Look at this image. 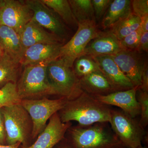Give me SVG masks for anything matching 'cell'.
<instances>
[{"label": "cell", "instance_id": "6da1fadb", "mask_svg": "<svg viewBox=\"0 0 148 148\" xmlns=\"http://www.w3.org/2000/svg\"><path fill=\"white\" fill-rule=\"evenodd\" d=\"M111 110L109 106L83 92L75 99L67 101L58 113L64 123L73 121L79 125L87 126L97 123H109Z\"/></svg>", "mask_w": 148, "mask_h": 148}, {"label": "cell", "instance_id": "7a4b0ae2", "mask_svg": "<svg viewBox=\"0 0 148 148\" xmlns=\"http://www.w3.org/2000/svg\"><path fill=\"white\" fill-rule=\"evenodd\" d=\"M66 134L65 138L73 148H126L108 122L71 126Z\"/></svg>", "mask_w": 148, "mask_h": 148}, {"label": "cell", "instance_id": "3957f363", "mask_svg": "<svg viewBox=\"0 0 148 148\" xmlns=\"http://www.w3.org/2000/svg\"><path fill=\"white\" fill-rule=\"evenodd\" d=\"M3 118L7 145L21 143L24 147L32 145L33 124L31 117L21 104L0 109Z\"/></svg>", "mask_w": 148, "mask_h": 148}, {"label": "cell", "instance_id": "277c9868", "mask_svg": "<svg viewBox=\"0 0 148 148\" xmlns=\"http://www.w3.org/2000/svg\"><path fill=\"white\" fill-rule=\"evenodd\" d=\"M47 64L24 66L16 82L18 95L22 100H35L56 95L48 79Z\"/></svg>", "mask_w": 148, "mask_h": 148}, {"label": "cell", "instance_id": "5b68a950", "mask_svg": "<svg viewBox=\"0 0 148 148\" xmlns=\"http://www.w3.org/2000/svg\"><path fill=\"white\" fill-rule=\"evenodd\" d=\"M48 79L56 93L61 98L71 101L77 98L83 92L79 79L73 68L68 67L60 59L48 64L47 67Z\"/></svg>", "mask_w": 148, "mask_h": 148}, {"label": "cell", "instance_id": "8992f818", "mask_svg": "<svg viewBox=\"0 0 148 148\" xmlns=\"http://www.w3.org/2000/svg\"><path fill=\"white\" fill-rule=\"evenodd\" d=\"M109 123L113 132L126 148H137L142 142L147 145L145 129L139 121L122 111L112 109Z\"/></svg>", "mask_w": 148, "mask_h": 148}, {"label": "cell", "instance_id": "52a82bcc", "mask_svg": "<svg viewBox=\"0 0 148 148\" xmlns=\"http://www.w3.org/2000/svg\"><path fill=\"white\" fill-rule=\"evenodd\" d=\"M67 101L63 98L51 100L46 97L21 100L20 104L27 111L32 120V140L41 133L46 126L48 120L63 108Z\"/></svg>", "mask_w": 148, "mask_h": 148}, {"label": "cell", "instance_id": "ba28073f", "mask_svg": "<svg viewBox=\"0 0 148 148\" xmlns=\"http://www.w3.org/2000/svg\"><path fill=\"white\" fill-rule=\"evenodd\" d=\"M101 32L95 21L78 24L75 34L61 47L58 59L66 66L73 68L75 60L83 55L88 44L91 40L98 37Z\"/></svg>", "mask_w": 148, "mask_h": 148}, {"label": "cell", "instance_id": "9c48e42d", "mask_svg": "<svg viewBox=\"0 0 148 148\" xmlns=\"http://www.w3.org/2000/svg\"><path fill=\"white\" fill-rule=\"evenodd\" d=\"M26 4L33 13L32 19L37 24L64 41L68 36L64 21L41 0H26Z\"/></svg>", "mask_w": 148, "mask_h": 148}, {"label": "cell", "instance_id": "30bf717a", "mask_svg": "<svg viewBox=\"0 0 148 148\" xmlns=\"http://www.w3.org/2000/svg\"><path fill=\"white\" fill-rule=\"evenodd\" d=\"M33 16L24 1L3 0L0 8V25L13 29L19 35Z\"/></svg>", "mask_w": 148, "mask_h": 148}, {"label": "cell", "instance_id": "8fae6325", "mask_svg": "<svg viewBox=\"0 0 148 148\" xmlns=\"http://www.w3.org/2000/svg\"><path fill=\"white\" fill-rule=\"evenodd\" d=\"M112 58L122 72L134 85L139 88L141 85V75L147 61L137 50L123 49L113 55Z\"/></svg>", "mask_w": 148, "mask_h": 148}, {"label": "cell", "instance_id": "7c38bea8", "mask_svg": "<svg viewBox=\"0 0 148 148\" xmlns=\"http://www.w3.org/2000/svg\"><path fill=\"white\" fill-rule=\"evenodd\" d=\"M138 87L129 90L116 91L105 95L92 96L96 100L108 105L116 106L133 118L140 116V105L136 98Z\"/></svg>", "mask_w": 148, "mask_h": 148}, {"label": "cell", "instance_id": "4fadbf2b", "mask_svg": "<svg viewBox=\"0 0 148 148\" xmlns=\"http://www.w3.org/2000/svg\"><path fill=\"white\" fill-rule=\"evenodd\" d=\"M71 125V122H62L58 112L56 113L50 118L48 123L34 143L25 148H53L65 138Z\"/></svg>", "mask_w": 148, "mask_h": 148}, {"label": "cell", "instance_id": "5bb4252c", "mask_svg": "<svg viewBox=\"0 0 148 148\" xmlns=\"http://www.w3.org/2000/svg\"><path fill=\"white\" fill-rule=\"evenodd\" d=\"M64 43L38 44L26 49L20 62L24 66L38 64H49L58 59Z\"/></svg>", "mask_w": 148, "mask_h": 148}, {"label": "cell", "instance_id": "9a60e30c", "mask_svg": "<svg viewBox=\"0 0 148 148\" xmlns=\"http://www.w3.org/2000/svg\"><path fill=\"white\" fill-rule=\"evenodd\" d=\"M98 63L101 72L117 91L131 89L134 87L110 55L92 57Z\"/></svg>", "mask_w": 148, "mask_h": 148}, {"label": "cell", "instance_id": "2e32d148", "mask_svg": "<svg viewBox=\"0 0 148 148\" xmlns=\"http://www.w3.org/2000/svg\"><path fill=\"white\" fill-rule=\"evenodd\" d=\"M19 35L24 50L29 47L38 44H57L64 42L32 19L26 24Z\"/></svg>", "mask_w": 148, "mask_h": 148}, {"label": "cell", "instance_id": "e0dca14e", "mask_svg": "<svg viewBox=\"0 0 148 148\" xmlns=\"http://www.w3.org/2000/svg\"><path fill=\"white\" fill-rule=\"evenodd\" d=\"M119 40L109 31L101 32L88 44L83 54L92 57L112 55L123 50Z\"/></svg>", "mask_w": 148, "mask_h": 148}, {"label": "cell", "instance_id": "ac0fdd59", "mask_svg": "<svg viewBox=\"0 0 148 148\" xmlns=\"http://www.w3.org/2000/svg\"><path fill=\"white\" fill-rule=\"evenodd\" d=\"M0 49L20 64L24 50L20 35L15 30L0 25Z\"/></svg>", "mask_w": 148, "mask_h": 148}, {"label": "cell", "instance_id": "d6986e66", "mask_svg": "<svg viewBox=\"0 0 148 148\" xmlns=\"http://www.w3.org/2000/svg\"><path fill=\"white\" fill-rule=\"evenodd\" d=\"M79 79L83 91L91 96L107 95L117 91L101 71L94 72Z\"/></svg>", "mask_w": 148, "mask_h": 148}, {"label": "cell", "instance_id": "ffe728a7", "mask_svg": "<svg viewBox=\"0 0 148 148\" xmlns=\"http://www.w3.org/2000/svg\"><path fill=\"white\" fill-rule=\"evenodd\" d=\"M132 13L131 1L113 0L101 20L104 30L110 29Z\"/></svg>", "mask_w": 148, "mask_h": 148}, {"label": "cell", "instance_id": "44dd1931", "mask_svg": "<svg viewBox=\"0 0 148 148\" xmlns=\"http://www.w3.org/2000/svg\"><path fill=\"white\" fill-rule=\"evenodd\" d=\"M19 65L7 53L3 52L0 56V88L9 82L16 83Z\"/></svg>", "mask_w": 148, "mask_h": 148}, {"label": "cell", "instance_id": "7402d4cb", "mask_svg": "<svg viewBox=\"0 0 148 148\" xmlns=\"http://www.w3.org/2000/svg\"><path fill=\"white\" fill-rule=\"evenodd\" d=\"M48 7L53 11L64 21L66 25L77 29L78 23L72 12L67 0H41Z\"/></svg>", "mask_w": 148, "mask_h": 148}, {"label": "cell", "instance_id": "603a6c76", "mask_svg": "<svg viewBox=\"0 0 148 148\" xmlns=\"http://www.w3.org/2000/svg\"><path fill=\"white\" fill-rule=\"evenodd\" d=\"M72 12L78 24L95 20L91 0H69Z\"/></svg>", "mask_w": 148, "mask_h": 148}, {"label": "cell", "instance_id": "cb8c5ba5", "mask_svg": "<svg viewBox=\"0 0 148 148\" xmlns=\"http://www.w3.org/2000/svg\"><path fill=\"white\" fill-rule=\"evenodd\" d=\"M141 22V18L132 13L109 29V31L120 40L139 29Z\"/></svg>", "mask_w": 148, "mask_h": 148}, {"label": "cell", "instance_id": "d4e9b609", "mask_svg": "<svg viewBox=\"0 0 148 148\" xmlns=\"http://www.w3.org/2000/svg\"><path fill=\"white\" fill-rule=\"evenodd\" d=\"M73 69L79 79L94 72L101 71L98 63L94 58L90 56L85 54L75 60Z\"/></svg>", "mask_w": 148, "mask_h": 148}, {"label": "cell", "instance_id": "484cf974", "mask_svg": "<svg viewBox=\"0 0 148 148\" xmlns=\"http://www.w3.org/2000/svg\"><path fill=\"white\" fill-rule=\"evenodd\" d=\"M21 101L17 91L16 83L9 82L0 88V109L20 104Z\"/></svg>", "mask_w": 148, "mask_h": 148}, {"label": "cell", "instance_id": "4316f807", "mask_svg": "<svg viewBox=\"0 0 148 148\" xmlns=\"http://www.w3.org/2000/svg\"><path fill=\"white\" fill-rule=\"evenodd\" d=\"M136 98L140 108L139 123L145 129L148 124V92L138 88L136 92Z\"/></svg>", "mask_w": 148, "mask_h": 148}, {"label": "cell", "instance_id": "83f0119b", "mask_svg": "<svg viewBox=\"0 0 148 148\" xmlns=\"http://www.w3.org/2000/svg\"><path fill=\"white\" fill-rule=\"evenodd\" d=\"M143 32V30L140 27L136 31L119 40L123 48L125 50H137Z\"/></svg>", "mask_w": 148, "mask_h": 148}, {"label": "cell", "instance_id": "f1b7e54d", "mask_svg": "<svg viewBox=\"0 0 148 148\" xmlns=\"http://www.w3.org/2000/svg\"><path fill=\"white\" fill-rule=\"evenodd\" d=\"M113 0H91L95 20H102Z\"/></svg>", "mask_w": 148, "mask_h": 148}, {"label": "cell", "instance_id": "f546056e", "mask_svg": "<svg viewBox=\"0 0 148 148\" xmlns=\"http://www.w3.org/2000/svg\"><path fill=\"white\" fill-rule=\"evenodd\" d=\"M132 12L136 16L142 18L148 15V0L131 1Z\"/></svg>", "mask_w": 148, "mask_h": 148}, {"label": "cell", "instance_id": "4dcf8cb0", "mask_svg": "<svg viewBox=\"0 0 148 148\" xmlns=\"http://www.w3.org/2000/svg\"><path fill=\"white\" fill-rule=\"evenodd\" d=\"M137 51L148 52V32H143L140 37Z\"/></svg>", "mask_w": 148, "mask_h": 148}, {"label": "cell", "instance_id": "1f68e13d", "mask_svg": "<svg viewBox=\"0 0 148 148\" xmlns=\"http://www.w3.org/2000/svg\"><path fill=\"white\" fill-rule=\"evenodd\" d=\"M143 91L148 92V66L146 63L141 75V85L139 88Z\"/></svg>", "mask_w": 148, "mask_h": 148}, {"label": "cell", "instance_id": "d6a6232c", "mask_svg": "<svg viewBox=\"0 0 148 148\" xmlns=\"http://www.w3.org/2000/svg\"><path fill=\"white\" fill-rule=\"evenodd\" d=\"M6 133L2 114L0 110V145H5Z\"/></svg>", "mask_w": 148, "mask_h": 148}, {"label": "cell", "instance_id": "836d02e7", "mask_svg": "<svg viewBox=\"0 0 148 148\" xmlns=\"http://www.w3.org/2000/svg\"><path fill=\"white\" fill-rule=\"evenodd\" d=\"M53 148H73L69 144L67 140L64 138L61 140L57 145H56Z\"/></svg>", "mask_w": 148, "mask_h": 148}, {"label": "cell", "instance_id": "e575fe53", "mask_svg": "<svg viewBox=\"0 0 148 148\" xmlns=\"http://www.w3.org/2000/svg\"><path fill=\"white\" fill-rule=\"evenodd\" d=\"M140 27L143 32H148V15L141 18Z\"/></svg>", "mask_w": 148, "mask_h": 148}, {"label": "cell", "instance_id": "d590c367", "mask_svg": "<svg viewBox=\"0 0 148 148\" xmlns=\"http://www.w3.org/2000/svg\"><path fill=\"white\" fill-rule=\"evenodd\" d=\"M21 145V143H18L11 145H0V148H18Z\"/></svg>", "mask_w": 148, "mask_h": 148}, {"label": "cell", "instance_id": "8d00e7d4", "mask_svg": "<svg viewBox=\"0 0 148 148\" xmlns=\"http://www.w3.org/2000/svg\"><path fill=\"white\" fill-rule=\"evenodd\" d=\"M148 148L147 146H145L144 147H143V146L141 145L140 146V147H138V148Z\"/></svg>", "mask_w": 148, "mask_h": 148}, {"label": "cell", "instance_id": "74e56055", "mask_svg": "<svg viewBox=\"0 0 148 148\" xmlns=\"http://www.w3.org/2000/svg\"><path fill=\"white\" fill-rule=\"evenodd\" d=\"M3 0H0V8H1V6L2 5V4Z\"/></svg>", "mask_w": 148, "mask_h": 148}, {"label": "cell", "instance_id": "f35d334b", "mask_svg": "<svg viewBox=\"0 0 148 148\" xmlns=\"http://www.w3.org/2000/svg\"><path fill=\"white\" fill-rule=\"evenodd\" d=\"M25 148V147H23V146H22V145H21L19 146V148Z\"/></svg>", "mask_w": 148, "mask_h": 148}, {"label": "cell", "instance_id": "ab89813d", "mask_svg": "<svg viewBox=\"0 0 148 148\" xmlns=\"http://www.w3.org/2000/svg\"><path fill=\"white\" fill-rule=\"evenodd\" d=\"M3 52L1 50V49H0V56L1 55L2 53Z\"/></svg>", "mask_w": 148, "mask_h": 148}]
</instances>
